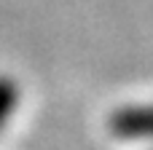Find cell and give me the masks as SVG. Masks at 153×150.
Listing matches in <instances>:
<instances>
[{
	"label": "cell",
	"mask_w": 153,
	"mask_h": 150,
	"mask_svg": "<svg viewBox=\"0 0 153 150\" xmlns=\"http://www.w3.org/2000/svg\"><path fill=\"white\" fill-rule=\"evenodd\" d=\"M13 107H16V86L8 78H0V129L5 126Z\"/></svg>",
	"instance_id": "1"
}]
</instances>
